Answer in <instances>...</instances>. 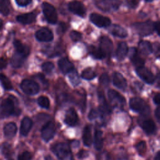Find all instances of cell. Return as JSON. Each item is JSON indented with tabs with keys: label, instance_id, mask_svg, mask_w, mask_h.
<instances>
[{
	"label": "cell",
	"instance_id": "obj_20",
	"mask_svg": "<svg viewBox=\"0 0 160 160\" xmlns=\"http://www.w3.org/2000/svg\"><path fill=\"white\" fill-rule=\"evenodd\" d=\"M32 126V120L28 117H24L21 122L20 133L22 136H26L29 133Z\"/></svg>",
	"mask_w": 160,
	"mask_h": 160
},
{
	"label": "cell",
	"instance_id": "obj_21",
	"mask_svg": "<svg viewBox=\"0 0 160 160\" xmlns=\"http://www.w3.org/2000/svg\"><path fill=\"white\" fill-rule=\"evenodd\" d=\"M144 131L148 134H152L156 131V125L154 121L151 119H147L143 120L140 123Z\"/></svg>",
	"mask_w": 160,
	"mask_h": 160
},
{
	"label": "cell",
	"instance_id": "obj_45",
	"mask_svg": "<svg viewBox=\"0 0 160 160\" xmlns=\"http://www.w3.org/2000/svg\"><path fill=\"white\" fill-rule=\"evenodd\" d=\"M36 78H38L39 81H41V82L42 83V84L44 86H46L48 85V81L47 80L45 79L44 76L42 74H38L37 76H36Z\"/></svg>",
	"mask_w": 160,
	"mask_h": 160
},
{
	"label": "cell",
	"instance_id": "obj_29",
	"mask_svg": "<svg viewBox=\"0 0 160 160\" xmlns=\"http://www.w3.org/2000/svg\"><path fill=\"white\" fill-rule=\"evenodd\" d=\"M98 95H99V105H100V107H99L100 111L102 113H106V114L111 113L110 107L109 104L107 103L104 94L102 93V92H99L98 93Z\"/></svg>",
	"mask_w": 160,
	"mask_h": 160
},
{
	"label": "cell",
	"instance_id": "obj_24",
	"mask_svg": "<svg viewBox=\"0 0 160 160\" xmlns=\"http://www.w3.org/2000/svg\"><path fill=\"white\" fill-rule=\"evenodd\" d=\"M17 132V126L13 122L8 123L4 128V133L7 138H13Z\"/></svg>",
	"mask_w": 160,
	"mask_h": 160
},
{
	"label": "cell",
	"instance_id": "obj_55",
	"mask_svg": "<svg viewBox=\"0 0 160 160\" xmlns=\"http://www.w3.org/2000/svg\"><path fill=\"white\" fill-rule=\"evenodd\" d=\"M144 1H147V2H151V1H152L153 0H144Z\"/></svg>",
	"mask_w": 160,
	"mask_h": 160
},
{
	"label": "cell",
	"instance_id": "obj_23",
	"mask_svg": "<svg viewBox=\"0 0 160 160\" xmlns=\"http://www.w3.org/2000/svg\"><path fill=\"white\" fill-rule=\"evenodd\" d=\"M128 52V46L126 42H121L119 44L116 52V56L118 61H122L124 59Z\"/></svg>",
	"mask_w": 160,
	"mask_h": 160
},
{
	"label": "cell",
	"instance_id": "obj_10",
	"mask_svg": "<svg viewBox=\"0 0 160 160\" xmlns=\"http://www.w3.org/2000/svg\"><path fill=\"white\" fill-rule=\"evenodd\" d=\"M56 132L54 124L52 121L47 122L41 129V137L45 141H50L54 136Z\"/></svg>",
	"mask_w": 160,
	"mask_h": 160
},
{
	"label": "cell",
	"instance_id": "obj_5",
	"mask_svg": "<svg viewBox=\"0 0 160 160\" xmlns=\"http://www.w3.org/2000/svg\"><path fill=\"white\" fill-rule=\"evenodd\" d=\"M120 5V0H98L96 1V6L104 12L116 11L119 8Z\"/></svg>",
	"mask_w": 160,
	"mask_h": 160
},
{
	"label": "cell",
	"instance_id": "obj_9",
	"mask_svg": "<svg viewBox=\"0 0 160 160\" xmlns=\"http://www.w3.org/2000/svg\"><path fill=\"white\" fill-rule=\"evenodd\" d=\"M136 73L139 78H141L145 82L148 84H153L156 78L154 74L151 72L150 70H149L147 68L144 66L136 68Z\"/></svg>",
	"mask_w": 160,
	"mask_h": 160
},
{
	"label": "cell",
	"instance_id": "obj_41",
	"mask_svg": "<svg viewBox=\"0 0 160 160\" xmlns=\"http://www.w3.org/2000/svg\"><path fill=\"white\" fill-rule=\"evenodd\" d=\"M100 83L104 86H107L109 84V78L107 74H102L99 78Z\"/></svg>",
	"mask_w": 160,
	"mask_h": 160
},
{
	"label": "cell",
	"instance_id": "obj_13",
	"mask_svg": "<svg viewBox=\"0 0 160 160\" xmlns=\"http://www.w3.org/2000/svg\"><path fill=\"white\" fill-rule=\"evenodd\" d=\"M69 10L72 13L83 17L86 14V8L83 4L78 1H73L69 3L68 4Z\"/></svg>",
	"mask_w": 160,
	"mask_h": 160
},
{
	"label": "cell",
	"instance_id": "obj_14",
	"mask_svg": "<svg viewBox=\"0 0 160 160\" xmlns=\"http://www.w3.org/2000/svg\"><path fill=\"white\" fill-rule=\"evenodd\" d=\"M78 122V116L73 108H69L66 113L64 122L69 126H74Z\"/></svg>",
	"mask_w": 160,
	"mask_h": 160
},
{
	"label": "cell",
	"instance_id": "obj_52",
	"mask_svg": "<svg viewBox=\"0 0 160 160\" xmlns=\"http://www.w3.org/2000/svg\"><path fill=\"white\" fill-rule=\"evenodd\" d=\"M154 31H156L158 34L159 35V21L154 22Z\"/></svg>",
	"mask_w": 160,
	"mask_h": 160
},
{
	"label": "cell",
	"instance_id": "obj_36",
	"mask_svg": "<svg viewBox=\"0 0 160 160\" xmlns=\"http://www.w3.org/2000/svg\"><path fill=\"white\" fill-rule=\"evenodd\" d=\"M1 152L2 154L6 158L11 156L12 152L11 145L7 142H4L1 146Z\"/></svg>",
	"mask_w": 160,
	"mask_h": 160
},
{
	"label": "cell",
	"instance_id": "obj_25",
	"mask_svg": "<svg viewBox=\"0 0 160 160\" xmlns=\"http://www.w3.org/2000/svg\"><path fill=\"white\" fill-rule=\"evenodd\" d=\"M139 50L141 54L148 56L152 51V47L149 41H141L139 43Z\"/></svg>",
	"mask_w": 160,
	"mask_h": 160
},
{
	"label": "cell",
	"instance_id": "obj_17",
	"mask_svg": "<svg viewBox=\"0 0 160 160\" xmlns=\"http://www.w3.org/2000/svg\"><path fill=\"white\" fill-rule=\"evenodd\" d=\"M58 66L59 68V69L64 74L69 73L74 69L73 64L66 58H63L59 60Z\"/></svg>",
	"mask_w": 160,
	"mask_h": 160
},
{
	"label": "cell",
	"instance_id": "obj_47",
	"mask_svg": "<svg viewBox=\"0 0 160 160\" xmlns=\"http://www.w3.org/2000/svg\"><path fill=\"white\" fill-rule=\"evenodd\" d=\"M139 2V0H130L129 1V5L130 7L134 8L138 6Z\"/></svg>",
	"mask_w": 160,
	"mask_h": 160
},
{
	"label": "cell",
	"instance_id": "obj_33",
	"mask_svg": "<svg viewBox=\"0 0 160 160\" xmlns=\"http://www.w3.org/2000/svg\"><path fill=\"white\" fill-rule=\"evenodd\" d=\"M0 82L6 90H11L12 85L9 78L3 74H0Z\"/></svg>",
	"mask_w": 160,
	"mask_h": 160
},
{
	"label": "cell",
	"instance_id": "obj_11",
	"mask_svg": "<svg viewBox=\"0 0 160 160\" xmlns=\"http://www.w3.org/2000/svg\"><path fill=\"white\" fill-rule=\"evenodd\" d=\"M90 21L96 26L99 28L108 27L111 24V19L106 16L97 13H92L89 16Z\"/></svg>",
	"mask_w": 160,
	"mask_h": 160
},
{
	"label": "cell",
	"instance_id": "obj_38",
	"mask_svg": "<svg viewBox=\"0 0 160 160\" xmlns=\"http://www.w3.org/2000/svg\"><path fill=\"white\" fill-rule=\"evenodd\" d=\"M135 148H136L137 151L138 152V153L141 156H143L146 153V142L145 141H142L139 142L138 144H136Z\"/></svg>",
	"mask_w": 160,
	"mask_h": 160
},
{
	"label": "cell",
	"instance_id": "obj_40",
	"mask_svg": "<svg viewBox=\"0 0 160 160\" xmlns=\"http://www.w3.org/2000/svg\"><path fill=\"white\" fill-rule=\"evenodd\" d=\"M69 36H70L71 39L73 41H75V42L80 41L82 38V34L79 32H78L76 31H72L70 32Z\"/></svg>",
	"mask_w": 160,
	"mask_h": 160
},
{
	"label": "cell",
	"instance_id": "obj_12",
	"mask_svg": "<svg viewBox=\"0 0 160 160\" xmlns=\"http://www.w3.org/2000/svg\"><path fill=\"white\" fill-rule=\"evenodd\" d=\"M35 37L37 40L41 42H49L53 39L52 31L46 28H43L36 31Z\"/></svg>",
	"mask_w": 160,
	"mask_h": 160
},
{
	"label": "cell",
	"instance_id": "obj_56",
	"mask_svg": "<svg viewBox=\"0 0 160 160\" xmlns=\"http://www.w3.org/2000/svg\"><path fill=\"white\" fill-rule=\"evenodd\" d=\"M9 160H13V159H9Z\"/></svg>",
	"mask_w": 160,
	"mask_h": 160
},
{
	"label": "cell",
	"instance_id": "obj_15",
	"mask_svg": "<svg viewBox=\"0 0 160 160\" xmlns=\"http://www.w3.org/2000/svg\"><path fill=\"white\" fill-rule=\"evenodd\" d=\"M129 59L132 64L136 67H140L144 65V61L141 58L139 54V52L134 48H131L129 49Z\"/></svg>",
	"mask_w": 160,
	"mask_h": 160
},
{
	"label": "cell",
	"instance_id": "obj_7",
	"mask_svg": "<svg viewBox=\"0 0 160 160\" xmlns=\"http://www.w3.org/2000/svg\"><path fill=\"white\" fill-rule=\"evenodd\" d=\"M42 11L47 21L52 24L56 23L58 15L54 6L48 2H44L42 5Z\"/></svg>",
	"mask_w": 160,
	"mask_h": 160
},
{
	"label": "cell",
	"instance_id": "obj_22",
	"mask_svg": "<svg viewBox=\"0 0 160 160\" xmlns=\"http://www.w3.org/2000/svg\"><path fill=\"white\" fill-rule=\"evenodd\" d=\"M36 14L33 12H29L19 15L16 17L17 21L22 24H29L33 22L36 19Z\"/></svg>",
	"mask_w": 160,
	"mask_h": 160
},
{
	"label": "cell",
	"instance_id": "obj_46",
	"mask_svg": "<svg viewBox=\"0 0 160 160\" xmlns=\"http://www.w3.org/2000/svg\"><path fill=\"white\" fill-rule=\"evenodd\" d=\"M7 66V61L3 58H0V70L4 69Z\"/></svg>",
	"mask_w": 160,
	"mask_h": 160
},
{
	"label": "cell",
	"instance_id": "obj_18",
	"mask_svg": "<svg viewBox=\"0 0 160 160\" xmlns=\"http://www.w3.org/2000/svg\"><path fill=\"white\" fill-rule=\"evenodd\" d=\"M109 32L114 36H117L121 38H124L127 36V31L118 24H112L109 28Z\"/></svg>",
	"mask_w": 160,
	"mask_h": 160
},
{
	"label": "cell",
	"instance_id": "obj_49",
	"mask_svg": "<svg viewBox=\"0 0 160 160\" xmlns=\"http://www.w3.org/2000/svg\"><path fill=\"white\" fill-rule=\"evenodd\" d=\"M159 100H160V94L159 93H157L156 94H155V96L153 98V101L154 104L158 105L159 104Z\"/></svg>",
	"mask_w": 160,
	"mask_h": 160
},
{
	"label": "cell",
	"instance_id": "obj_51",
	"mask_svg": "<svg viewBox=\"0 0 160 160\" xmlns=\"http://www.w3.org/2000/svg\"><path fill=\"white\" fill-rule=\"evenodd\" d=\"M155 116L158 122L160 121V108L158 107L155 110Z\"/></svg>",
	"mask_w": 160,
	"mask_h": 160
},
{
	"label": "cell",
	"instance_id": "obj_53",
	"mask_svg": "<svg viewBox=\"0 0 160 160\" xmlns=\"http://www.w3.org/2000/svg\"><path fill=\"white\" fill-rule=\"evenodd\" d=\"M154 160H160V152L158 151L155 156Z\"/></svg>",
	"mask_w": 160,
	"mask_h": 160
},
{
	"label": "cell",
	"instance_id": "obj_31",
	"mask_svg": "<svg viewBox=\"0 0 160 160\" xmlns=\"http://www.w3.org/2000/svg\"><path fill=\"white\" fill-rule=\"evenodd\" d=\"M94 148L97 150L101 149L102 147V145H103L102 132L100 130H96L94 132Z\"/></svg>",
	"mask_w": 160,
	"mask_h": 160
},
{
	"label": "cell",
	"instance_id": "obj_37",
	"mask_svg": "<svg viewBox=\"0 0 160 160\" xmlns=\"http://www.w3.org/2000/svg\"><path fill=\"white\" fill-rule=\"evenodd\" d=\"M38 103L41 107L46 109L49 108L50 105V102L49 99L46 96H41L38 98Z\"/></svg>",
	"mask_w": 160,
	"mask_h": 160
},
{
	"label": "cell",
	"instance_id": "obj_19",
	"mask_svg": "<svg viewBox=\"0 0 160 160\" xmlns=\"http://www.w3.org/2000/svg\"><path fill=\"white\" fill-rule=\"evenodd\" d=\"M113 84L118 89L124 90L127 86V81L123 76L119 72H114L113 74Z\"/></svg>",
	"mask_w": 160,
	"mask_h": 160
},
{
	"label": "cell",
	"instance_id": "obj_3",
	"mask_svg": "<svg viewBox=\"0 0 160 160\" xmlns=\"http://www.w3.org/2000/svg\"><path fill=\"white\" fill-rule=\"evenodd\" d=\"M134 30L141 36H146L151 34L154 29V22L147 21L142 22H136L132 24Z\"/></svg>",
	"mask_w": 160,
	"mask_h": 160
},
{
	"label": "cell",
	"instance_id": "obj_28",
	"mask_svg": "<svg viewBox=\"0 0 160 160\" xmlns=\"http://www.w3.org/2000/svg\"><path fill=\"white\" fill-rule=\"evenodd\" d=\"M82 140H83L84 144L86 146H90L92 142L91 129V126L89 125L86 126L84 128Z\"/></svg>",
	"mask_w": 160,
	"mask_h": 160
},
{
	"label": "cell",
	"instance_id": "obj_44",
	"mask_svg": "<svg viewBox=\"0 0 160 160\" xmlns=\"http://www.w3.org/2000/svg\"><path fill=\"white\" fill-rule=\"evenodd\" d=\"M98 112H97V111L95 109H92L89 113L88 118L90 120H92L98 117Z\"/></svg>",
	"mask_w": 160,
	"mask_h": 160
},
{
	"label": "cell",
	"instance_id": "obj_8",
	"mask_svg": "<svg viewBox=\"0 0 160 160\" xmlns=\"http://www.w3.org/2000/svg\"><path fill=\"white\" fill-rule=\"evenodd\" d=\"M20 86L23 92L29 95L36 94L39 91V84L30 79H24L21 82Z\"/></svg>",
	"mask_w": 160,
	"mask_h": 160
},
{
	"label": "cell",
	"instance_id": "obj_48",
	"mask_svg": "<svg viewBox=\"0 0 160 160\" xmlns=\"http://www.w3.org/2000/svg\"><path fill=\"white\" fill-rule=\"evenodd\" d=\"M58 31H60V32H64L66 30V24L63 22H61L59 24V27L58 29Z\"/></svg>",
	"mask_w": 160,
	"mask_h": 160
},
{
	"label": "cell",
	"instance_id": "obj_43",
	"mask_svg": "<svg viewBox=\"0 0 160 160\" xmlns=\"http://www.w3.org/2000/svg\"><path fill=\"white\" fill-rule=\"evenodd\" d=\"M31 2V0H16V2L19 6H26Z\"/></svg>",
	"mask_w": 160,
	"mask_h": 160
},
{
	"label": "cell",
	"instance_id": "obj_32",
	"mask_svg": "<svg viewBox=\"0 0 160 160\" xmlns=\"http://www.w3.org/2000/svg\"><path fill=\"white\" fill-rule=\"evenodd\" d=\"M69 79L73 86H78L80 83V79L78 72L74 69L69 72Z\"/></svg>",
	"mask_w": 160,
	"mask_h": 160
},
{
	"label": "cell",
	"instance_id": "obj_34",
	"mask_svg": "<svg viewBox=\"0 0 160 160\" xmlns=\"http://www.w3.org/2000/svg\"><path fill=\"white\" fill-rule=\"evenodd\" d=\"M96 76V72L90 68L85 69L81 74V77L86 80H91Z\"/></svg>",
	"mask_w": 160,
	"mask_h": 160
},
{
	"label": "cell",
	"instance_id": "obj_54",
	"mask_svg": "<svg viewBox=\"0 0 160 160\" xmlns=\"http://www.w3.org/2000/svg\"><path fill=\"white\" fill-rule=\"evenodd\" d=\"M2 26H3V22H2V20L1 19H0V30L1 29V28H2Z\"/></svg>",
	"mask_w": 160,
	"mask_h": 160
},
{
	"label": "cell",
	"instance_id": "obj_26",
	"mask_svg": "<svg viewBox=\"0 0 160 160\" xmlns=\"http://www.w3.org/2000/svg\"><path fill=\"white\" fill-rule=\"evenodd\" d=\"M26 58V57H25L24 56L16 52L15 54H14V55L11 58V66L14 68H20L22 65Z\"/></svg>",
	"mask_w": 160,
	"mask_h": 160
},
{
	"label": "cell",
	"instance_id": "obj_30",
	"mask_svg": "<svg viewBox=\"0 0 160 160\" xmlns=\"http://www.w3.org/2000/svg\"><path fill=\"white\" fill-rule=\"evenodd\" d=\"M89 51L91 56L98 59H102L106 57L105 53L101 50L100 48H97L93 46H90L89 47Z\"/></svg>",
	"mask_w": 160,
	"mask_h": 160
},
{
	"label": "cell",
	"instance_id": "obj_6",
	"mask_svg": "<svg viewBox=\"0 0 160 160\" xmlns=\"http://www.w3.org/2000/svg\"><path fill=\"white\" fill-rule=\"evenodd\" d=\"M108 95L110 103L112 107L118 109H122L124 108L126 104V100L118 92L113 89H109Z\"/></svg>",
	"mask_w": 160,
	"mask_h": 160
},
{
	"label": "cell",
	"instance_id": "obj_42",
	"mask_svg": "<svg viewBox=\"0 0 160 160\" xmlns=\"http://www.w3.org/2000/svg\"><path fill=\"white\" fill-rule=\"evenodd\" d=\"M32 155L29 151H24L18 156V160H31Z\"/></svg>",
	"mask_w": 160,
	"mask_h": 160
},
{
	"label": "cell",
	"instance_id": "obj_4",
	"mask_svg": "<svg viewBox=\"0 0 160 160\" xmlns=\"http://www.w3.org/2000/svg\"><path fill=\"white\" fill-rule=\"evenodd\" d=\"M15 113V106L13 101L11 98L4 99L0 104V118H5Z\"/></svg>",
	"mask_w": 160,
	"mask_h": 160
},
{
	"label": "cell",
	"instance_id": "obj_16",
	"mask_svg": "<svg viewBox=\"0 0 160 160\" xmlns=\"http://www.w3.org/2000/svg\"><path fill=\"white\" fill-rule=\"evenodd\" d=\"M99 48L105 53L106 56L111 53L113 45L111 40L107 36H102L100 38V46Z\"/></svg>",
	"mask_w": 160,
	"mask_h": 160
},
{
	"label": "cell",
	"instance_id": "obj_35",
	"mask_svg": "<svg viewBox=\"0 0 160 160\" xmlns=\"http://www.w3.org/2000/svg\"><path fill=\"white\" fill-rule=\"evenodd\" d=\"M0 13L4 16L9 14V9L8 0H0Z\"/></svg>",
	"mask_w": 160,
	"mask_h": 160
},
{
	"label": "cell",
	"instance_id": "obj_2",
	"mask_svg": "<svg viewBox=\"0 0 160 160\" xmlns=\"http://www.w3.org/2000/svg\"><path fill=\"white\" fill-rule=\"evenodd\" d=\"M52 151L61 160H66L71 156V149L68 144L59 142L52 146Z\"/></svg>",
	"mask_w": 160,
	"mask_h": 160
},
{
	"label": "cell",
	"instance_id": "obj_50",
	"mask_svg": "<svg viewBox=\"0 0 160 160\" xmlns=\"http://www.w3.org/2000/svg\"><path fill=\"white\" fill-rule=\"evenodd\" d=\"M78 156L79 158H83L88 156V152L84 150H81L79 152Z\"/></svg>",
	"mask_w": 160,
	"mask_h": 160
},
{
	"label": "cell",
	"instance_id": "obj_39",
	"mask_svg": "<svg viewBox=\"0 0 160 160\" xmlns=\"http://www.w3.org/2000/svg\"><path fill=\"white\" fill-rule=\"evenodd\" d=\"M54 68V64L51 62H46L42 64V69L46 74H50L52 72Z\"/></svg>",
	"mask_w": 160,
	"mask_h": 160
},
{
	"label": "cell",
	"instance_id": "obj_1",
	"mask_svg": "<svg viewBox=\"0 0 160 160\" xmlns=\"http://www.w3.org/2000/svg\"><path fill=\"white\" fill-rule=\"evenodd\" d=\"M129 106L132 111L139 112L144 116H147L150 112L149 106L143 99L139 98H131L129 100Z\"/></svg>",
	"mask_w": 160,
	"mask_h": 160
},
{
	"label": "cell",
	"instance_id": "obj_27",
	"mask_svg": "<svg viewBox=\"0 0 160 160\" xmlns=\"http://www.w3.org/2000/svg\"><path fill=\"white\" fill-rule=\"evenodd\" d=\"M14 46L16 48V52L27 57L29 54V48L28 46L24 45L19 40H15L14 41Z\"/></svg>",
	"mask_w": 160,
	"mask_h": 160
}]
</instances>
